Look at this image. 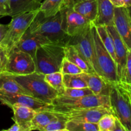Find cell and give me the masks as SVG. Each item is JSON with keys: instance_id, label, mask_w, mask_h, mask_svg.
Instances as JSON below:
<instances>
[{"instance_id": "e0dca14e", "label": "cell", "mask_w": 131, "mask_h": 131, "mask_svg": "<svg viewBox=\"0 0 131 131\" xmlns=\"http://www.w3.org/2000/svg\"><path fill=\"white\" fill-rule=\"evenodd\" d=\"M81 75L87 84V86L92 90L93 94L109 95L110 84L102 77L95 72L81 73Z\"/></svg>"}, {"instance_id": "74e56055", "label": "cell", "mask_w": 131, "mask_h": 131, "mask_svg": "<svg viewBox=\"0 0 131 131\" xmlns=\"http://www.w3.org/2000/svg\"><path fill=\"white\" fill-rule=\"evenodd\" d=\"M115 7H122L125 6L124 0H110Z\"/></svg>"}, {"instance_id": "8992f818", "label": "cell", "mask_w": 131, "mask_h": 131, "mask_svg": "<svg viewBox=\"0 0 131 131\" xmlns=\"http://www.w3.org/2000/svg\"><path fill=\"white\" fill-rule=\"evenodd\" d=\"M110 107L127 131H131V102L127 90L120 83L110 84Z\"/></svg>"}, {"instance_id": "f35d334b", "label": "cell", "mask_w": 131, "mask_h": 131, "mask_svg": "<svg viewBox=\"0 0 131 131\" xmlns=\"http://www.w3.org/2000/svg\"><path fill=\"white\" fill-rule=\"evenodd\" d=\"M6 131H23L22 130L21 128L17 124L14 123V125H12L10 128H8V129L5 130Z\"/></svg>"}, {"instance_id": "4dcf8cb0", "label": "cell", "mask_w": 131, "mask_h": 131, "mask_svg": "<svg viewBox=\"0 0 131 131\" xmlns=\"http://www.w3.org/2000/svg\"><path fill=\"white\" fill-rule=\"evenodd\" d=\"M92 94H93L92 90L88 87H84V88H65L63 92L60 95L71 97H82V96L89 95Z\"/></svg>"}, {"instance_id": "603a6c76", "label": "cell", "mask_w": 131, "mask_h": 131, "mask_svg": "<svg viewBox=\"0 0 131 131\" xmlns=\"http://www.w3.org/2000/svg\"><path fill=\"white\" fill-rule=\"evenodd\" d=\"M65 58L79 67L84 72H92L86 61L72 45L68 43L65 47Z\"/></svg>"}, {"instance_id": "ffe728a7", "label": "cell", "mask_w": 131, "mask_h": 131, "mask_svg": "<svg viewBox=\"0 0 131 131\" xmlns=\"http://www.w3.org/2000/svg\"><path fill=\"white\" fill-rule=\"evenodd\" d=\"M0 93L3 94H25L30 95L14 78L12 74L6 72L0 74ZM31 96V95H30Z\"/></svg>"}, {"instance_id": "2e32d148", "label": "cell", "mask_w": 131, "mask_h": 131, "mask_svg": "<svg viewBox=\"0 0 131 131\" xmlns=\"http://www.w3.org/2000/svg\"><path fill=\"white\" fill-rule=\"evenodd\" d=\"M12 110V120L17 124L23 131H30L31 122L36 112L33 109L24 106L14 104L10 107Z\"/></svg>"}, {"instance_id": "5bb4252c", "label": "cell", "mask_w": 131, "mask_h": 131, "mask_svg": "<svg viewBox=\"0 0 131 131\" xmlns=\"http://www.w3.org/2000/svg\"><path fill=\"white\" fill-rule=\"evenodd\" d=\"M106 28L112 37L113 40L115 58H116L115 61L117 67L118 75L120 81L124 74L129 49L113 25L106 26Z\"/></svg>"}, {"instance_id": "d6a6232c", "label": "cell", "mask_w": 131, "mask_h": 131, "mask_svg": "<svg viewBox=\"0 0 131 131\" xmlns=\"http://www.w3.org/2000/svg\"><path fill=\"white\" fill-rule=\"evenodd\" d=\"M120 82L131 84V49L128 51L126 64Z\"/></svg>"}, {"instance_id": "836d02e7", "label": "cell", "mask_w": 131, "mask_h": 131, "mask_svg": "<svg viewBox=\"0 0 131 131\" xmlns=\"http://www.w3.org/2000/svg\"><path fill=\"white\" fill-rule=\"evenodd\" d=\"M8 51L0 44V74L5 72Z\"/></svg>"}, {"instance_id": "7402d4cb", "label": "cell", "mask_w": 131, "mask_h": 131, "mask_svg": "<svg viewBox=\"0 0 131 131\" xmlns=\"http://www.w3.org/2000/svg\"><path fill=\"white\" fill-rule=\"evenodd\" d=\"M58 117V116L56 112L49 110H43L37 111L32 120L31 130L42 131L44 127L57 120Z\"/></svg>"}, {"instance_id": "e575fe53", "label": "cell", "mask_w": 131, "mask_h": 131, "mask_svg": "<svg viewBox=\"0 0 131 131\" xmlns=\"http://www.w3.org/2000/svg\"><path fill=\"white\" fill-rule=\"evenodd\" d=\"M10 7L9 0H0V17L10 16Z\"/></svg>"}, {"instance_id": "52a82bcc", "label": "cell", "mask_w": 131, "mask_h": 131, "mask_svg": "<svg viewBox=\"0 0 131 131\" xmlns=\"http://www.w3.org/2000/svg\"><path fill=\"white\" fill-rule=\"evenodd\" d=\"M38 10L28 12L12 17V20L9 23L7 31L0 44L10 50L16 46L27 29L35 17Z\"/></svg>"}, {"instance_id": "484cf974", "label": "cell", "mask_w": 131, "mask_h": 131, "mask_svg": "<svg viewBox=\"0 0 131 131\" xmlns=\"http://www.w3.org/2000/svg\"><path fill=\"white\" fill-rule=\"evenodd\" d=\"M62 73L60 71L50 73L45 75V80L52 88L57 90L59 95L63 92L65 90V86L63 84Z\"/></svg>"}, {"instance_id": "83f0119b", "label": "cell", "mask_w": 131, "mask_h": 131, "mask_svg": "<svg viewBox=\"0 0 131 131\" xmlns=\"http://www.w3.org/2000/svg\"><path fill=\"white\" fill-rule=\"evenodd\" d=\"M66 130L67 131H99V127L97 124L68 120Z\"/></svg>"}, {"instance_id": "30bf717a", "label": "cell", "mask_w": 131, "mask_h": 131, "mask_svg": "<svg viewBox=\"0 0 131 131\" xmlns=\"http://www.w3.org/2000/svg\"><path fill=\"white\" fill-rule=\"evenodd\" d=\"M73 5L74 3L72 0H66L63 6L65 10V31L69 37L81 34L93 24L75 12L73 8Z\"/></svg>"}, {"instance_id": "ac0fdd59", "label": "cell", "mask_w": 131, "mask_h": 131, "mask_svg": "<svg viewBox=\"0 0 131 131\" xmlns=\"http://www.w3.org/2000/svg\"><path fill=\"white\" fill-rule=\"evenodd\" d=\"M73 8L93 24H94L97 20L98 16L97 0H84L79 1L73 5Z\"/></svg>"}, {"instance_id": "44dd1931", "label": "cell", "mask_w": 131, "mask_h": 131, "mask_svg": "<svg viewBox=\"0 0 131 131\" xmlns=\"http://www.w3.org/2000/svg\"><path fill=\"white\" fill-rule=\"evenodd\" d=\"M43 0H9L10 17L38 10Z\"/></svg>"}, {"instance_id": "60d3db41", "label": "cell", "mask_w": 131, "mask_h": 131, "mask_svg": "<svg viewBox=\"0 0 131 131\" xmlns=\"http://www.w3.org/2000/svg\"><path fill=\"white\" fill-rule=\"evenodd\" d=\"M124 2L125 7L131 6V0H124Z\"/></svg>"}, {"instance_id": "3957f363", "label": "cell", "mask_w": 131, "mask_h": 131, "mask_svg": "<svg viewBox=\"0 0 131 131\" xmlns=\"http://www.w3.org/2000/svg\"><path fill=\"white\" fill-rule=\"evenodd\" d=\"M104 106L110 107L109 95L92 94L78 97L58 95L53 100L46 110L57 113H63L71 110H81L90 107Z\"/></svg>"}, {"instance_id": "4316f807", "label": "cell", "mask_w": 131, "mask_h": 131, "mask_svg": "<svg viewBox=\"0 0 131 131\" xmlns=\"http://www.w3.org/2000/svg\"><path fill=\"white\" fill-rule=\"evenodd\" d=\"M63 79L65 88H77L88 87L86 83L82 78L81 74H64Z\"/></svg>"}, {"instance_id": "d590c367", "label": "cell", "mask_w": 131, "mask_h": 131, "mask_svg": "<svg viewBox=\"0 0 131 131\" xmlns=\"http://www.w3.org/2000/svg\"><path fill=\"white\" fill-rule=\"evenodd\" d=\"M113 131H127L125 128L122 124L121 122L115 116V125Z\"/></svg>"}, {"instance_id": "5b68a950", "label": "cell", "mask_w": 131, "mask_h": 131, "mask_svg": "<svg viewBox=\"0 0 131 131\" xmlns=\"http://www.w3.org/2000/svg\"><path fill=\"white\" fill-rule=\"evenodd\" d=\"M92 32L99 74L110 84L120 83L116 63L104 46L94 24L92 26Z\"/></svg>"}, {"instance_id": "6da1fadb", "label": "cell", "mask_w": 131, "mask_h": 131, "mask_svg": "<svg viewBox=\"0 0 131 131\" xmlns=\"http://www.w3.org/2000/svg\"><path fill=\"white\" fill-rule=\"evenodd\" d=\"M63 6L57 14L51 17H45L38 10L27 31L42 35L51 42H68L70 37L65 31Z\"/></svg>"}, {"instance_id": "9c48e42d", "label": "cell", "mask_w": 131, "mask_h": 131, "mask_svg": "<svg viewBox=\"0 0 131 131\" xmlns=\"http://www.w3.org/2000/svg\"><path fill=\"white\" fill-rule=\"evenodd\" d=\"M35 71V63L30 54L15 47L9 51L5 72L14 75H22Z\"/></svg>"}, {"instance_id": "b9f144b4", "label": "cell", "mask_w": 131, "mask_h": 131, "mask_svg": "<svg viewBox=\"0 0 131 131\" xmlns=\"http://www.w3.org/2000/svg\"><path fill=\"white\" fill-rule=\"evenodd\" d=\"M72 2L74 3H74H78V2H79V1H84V0H72Z\"/></svg>"}, {"instance_id": "277c9868", "label": "cell", "mask_w": 131, "mask_h": 131, "mask_svg": "<svg viewBox=\"0 0 131 131\" xmlns=\"http://www.w3.org/2000/svg\"><path fill=\"white\" fill-rule=\"evenodd\" d=\"M12 75L31 96L48 104H51L59 95L58 92L46 81L45 75L42 73L35 71L27 75Z\"/></svg>"}, {"instance_id": "4fadbf2b", "label": "cell", "mask_w": 131, "mask_h": 131, "mask_svg": "<svg viewBox=\"0 0 131 131\" xmlns=\"http://www.w3.org/2000/svg\"><path fill=\"white\" fill-rule=\"evenodd\" d=\"M0 102L2 104L10 107L14 104L31 107L36 111L46 110L50 104L25 94H3L0 93Z\"/></svg>"}, {"instance_id": "7a4b0ae2", "label": "cell", "mask_w": 131, "mask_h": 131, "mask_svg": "<svg viewBox=\"0 0 131 131\" xmlns=\"http://www.w3.org/2000/svg\"><path fill=\"white\" fill-rule=\"evenodd\" d=\"M67 42H51L38 47L34 59L36 72L46 75L60 71Z\"/></svg>"}, {"instance_id": "ba28073f", "label": "cell", "mask_w": 131, "mask_h": 131, "mask_svg": "<svg viewBox=\"0 0 131 131\" xmlns=\"http://www.w3.org/2000/svg\"><path fill=\"white\" fill-rule=\"evenodd\" d=\"M92 26L79 35L70 37L67 43L72 45L86 61L91 71L99 75L96 61Z\"/></svg>"}, {"instance_id": "cb8c5ba5", "label": "cell", "mask_w": 131, "mask_h": 131, "mask_svg": "<svg viewBox=\"0 0 131 131\" xmlns=\"http://www.w3.org/2000/svg\"><path fill=\"white\" fill-rule=\"evenodd\" d=\"M66 0H44L38 10L45 17L53 16L61 10Z\"/></svg>"}, {"instance_id": "ab89813d", "label": "cell", "mask_w": 131, "mask_h": 131, "mask_svg": "<svg viewBox=\"0 0 131 131\" xmlns=\"http://www.w3.org/2000/svg\"><path fill=\"white\" fill-rule=\"evenodd\" d=\"M120 83L122 84V86H124V88L127 90L128 93H129V98H130V102H131V84H126V83H121V82H120Z\"/></svg>"}, {"instance_id": "8d00e7d4", "label": "cell", "mask_w": 131, "mask_h": 131, "mask_svg": "<svg viewBox=\"0 0 131 131\" xmlns=\"http://www.w3.org/2000/svg\"><path fill=\"white\" fill-rule=\"evenodd\" d=\"M8 24H4L0 23V42L2 41L7 31Z\"/></svg>"}, {"instance_id": "1f68e13d", "label": "cell", "mask_w": 131, "mask_h": 131, "mask_svg": "<svg viewBox=\"0 0 131 131\" xmlns=\"http://www.w3.org/2000/svg\"><path fill=\"white\" fill-rule=\"evenodd\" d=\"M60 72L64 74H79L83 72V70L78 66L68 60L67 59H63L61 63Z\"/></svg>"}, {"instance_id": "f546056e", "label": "cell", "mask_w": 131, "mask_h": 131, "mask_svg": "<svg viewBox=\"0 0 131 131\" xmlns=\"http://www.w3.org/2000/svg\"><path fill=\"white\" fill-rule=\"evenodd\" d=\"M115 116L113 114L109 113L103 115L99 120V131H113L115 125Z\"/></svg>"}, {"instance_id": "8fae6325", "label": "cell", "mask_w": 131, "mask_h": 131, "mask_svg": "<svg viewBox=\"0 0 131 131\" xmlns=\"http://www.w3.org/2000/svg\"><path fill=\"white\" fill-rule=\"evenodd\" d=\"M60 113L67 120L97 124L103 115L109 113L113 114V112L110 107L99 106L81 110H71Z\"/></svg>"}, {"instance_id": "7bdbcfd3", "label": "cell", "mask_w": 131, "mask_h": 131, "mask_svg": "<svg viewBox=\"0 0 131 131\" xmlns=\"http://www.w3.org/2000/svg\"><path fill=\"white\" fill-rule=\"evenodd\" d=\"M128 10H129V14H130V18H131V6H129V7H127Z\"/></svg>"}, {"instance_id": "f1b7e54d", "label": "cell", "mask_w": 131, "mask_h": 131, "mask_svg": "<svg viewBox=\"0 0 131 131\" xmlns=\"http://www.w3.org/2000/svg\"><path fill=\"white\" fill-rule=\"evenodd\" d=\"M56 113L58 116L57 120L44 127L42 131H67L66 125L68 120L61 113Z\"/></svg>"}, {"instance_id": "9a60e30c", "label": "cell", "mask_w": 131, "mask_h": 131, "mask_svg": "<svg viewBox=\"0 0 131 131\" xmlns=\"http://www.w3.org/2000/svg\"><path fill=\"white\" fill-rule=\"evenodd\" d=\"M49 42H51L44 36L37 33H30L26 30L15 47L27 52L35 59L38 47Z\"/></svg>"}, {"instance_id": "d4e9b609", "label": "cell", "mask_w": 131, "mask_h": 131, "mask_svg": "<svg viewBox=\"0 0 131 131\" xmlns=\"http://www.w3.org/2000/svg\"><path fill=\"white\" fill-rule=\"evenodd\" d=\"M96 29H97V33L99 35L100 39L102 41L104 46L107 52L110 53L111 57L113 58V60H116L115 58V48H114V43L113 38L110 33H109L107 30L106 26L105 25H95ZM116 63V61H115Z\"/></svg>"}, {"instance_id": "d6986e66", "label": "cell", "mask_w": 131, "mask_h": 131, "mask_svg": "<svg viewBox=\"0 0 131 131\" xmlns=\"http://www.w3.org/2000/svg\"><path fill=\"white\" fill-rule=\"evenodd\" d=\"M98 16L94 25H113L115 6L110 0H97Z\"/></svg>"}, {"instance_id": "7c38bea8", "label": "cell", "mask_w": 131, "mask_h": 131, "mask_svg": "<svg viewBox=\"0 0 131 131\" xmlns=\"http://www.w3.org/2000/svg\"><path fill=\"white\" fill-rule=\"evenodd\" d=\"M113 26L128 49H131V18L127 7H115Z\"/></svg>"}]
</instances>
